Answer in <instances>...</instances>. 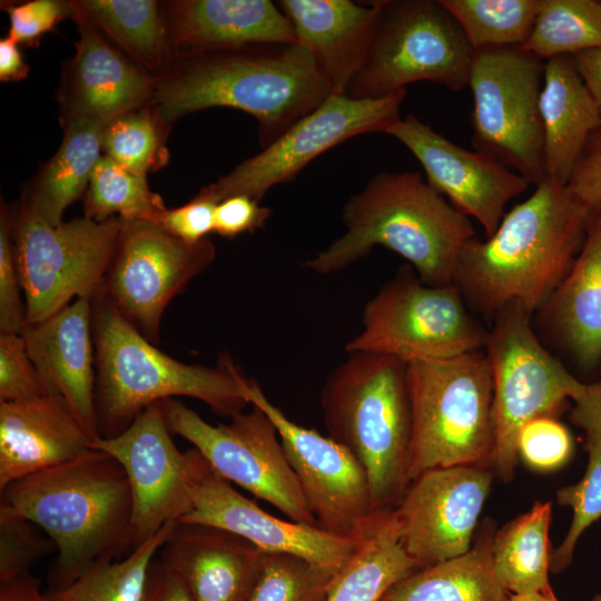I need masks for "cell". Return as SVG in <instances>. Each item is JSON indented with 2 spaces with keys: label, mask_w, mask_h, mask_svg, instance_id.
Segmentation results:
<instances>
[{
  "label": "cell",
  "mask_w": 601,
  "mask_h": 601,
  "mask_svg": "<svg viewBox=\"0 0 601 601\" xmlns=\"http://www.w3.org/2000/svg\"><path fill=\"white\" fill-rule=\"evenodd\" d=\"M333 93L298 43L177 52L149 102L171 127L180 117L229 107L258 122L263 148Z\"/></svg>",
  "instance_id": "1"
},
{
  "label": "cell",
  "mask_w": 601,
  "mask_h": 601,
  "mask_svg": "<svg viewBox=\"0 0 601 601\" xmlns=\"http://www.w3.org/2000/svg\"><path fill=\"white\" fill-rule=\"evenodd\" d=\"M506 213L494 234L463 248L455 283L469 306L491 321L510 303L538 313L569 273L590 210L546 178Z\"/></svg>",
  "instance_id": "2"
},
{
  "label": "cell",
  "mask_w": 601,
  "mask_h": 601,
  "mask_svg": "<svg viewBox=\"0 0 601 601\" xmlns=\"http://www.w3.org/2000/svg\"><path fill=\"white\" fill-rule=\"evenodd\" d=\"M345 233L305 263L317 275L342 270L383 246L431 286L455 283L460 256L475 237L469 217L417 171H382L344 205Z\"/></svg>",
  "instance_id": "3"
},
{
  "label": "cell",
  "mask_w": 601,
  "mask_h": 601,
  "mask_svg": "<svg viewBox=\"0 0 601 601\" xmlns=\"http://www.w3.org/2000/svg\"><path fill=\"white\" fill-rule=\"evenodd\" d=\"M1 497L55 542L50 591L69 585L98 560L131 552L130 484L121 464L102 451L91 449L18 480Z\"/></svg>",
  "instance_id": "4"
},
{
  "label": "cell",
  "mask_w": 601,
  "mask_h": 601,
  "mask_svg": "<svg viewBox=\"0 0 601 601\" xmlns=\"http://www.w3.org/2000/svg\"><path fill=\"white\" fill-rule=\"evenodd\" d=\"M95 407L100 437L124 432L148 406L188 396L229 418L249 404L248 380L228 355L216 366L187 364L156 347L102 296L91 300Z\"/></svg>",
  "instance_id": "5"
},
{
  "label": "cell",
  "mask_w": 601,
  "mask_h": 601,
  "mask_svg": "<svg viewBox=\"0 0 601 601\" xmlns=\"http://www.w3.org/2000/svg\"><path fill=\"white\" fill-rule=\"evenodd\" d=\"M321 406L328 436L366 472L374 522L384 521L411 484L413 418L406 364L374 353H347L327 376Z\"/></svg>",
  "instance_id": "6"
},
{
  "label": "cell",
  "mask_w": 601,
  "mask_h": 601,
  "mask_svg": "<svg viewBox=\"0 0 601 601\" xmlns=\"http://www.w3.org/2000/svg\"><path fill=\"white\" fill-rule=\"evenodd\" d=\"M406 375L413 418L411 482L432 469L493 467V382L484 352L411 362Z\"/></svg>",
  "instance_id": "7"
},
{
  "label": "cell",
  "mask_w": 601,
  "mask_h": 601,
  "mask_svg": "<svg viewBox=\"0 0 601 601\" xmlns=\"http://www.w3.org/2000/svg\"><path fill=\"white\" fill-rule=\"evenodd\" d=\"M364 60L345 95L373 99L432 81L469 86L474 49L440 0H380Z\"/></svg>",
  "instance_id": "8"
},
{
  "label": "cell",
  "mask_w": 601,
  "mask_h": 601,
  "mask_svg": "<svg viewBox=\"0 0 601 601\" xmlns=\"http://www.w3.org/2000/svg\"><path fill=\"white\" fill-rule=\"evenodd\" d=\"M532 317L520 304H508L491 321L483 347L493 382V467L504 482L514 476L522 426L536 417H555L584 387L542 345Z\"/></svg>",
  "instance_id": "9"
},
{
  "label": "cell",
  "mask_w": 601,
  "mask_h": 601,
  "mask_svg": "<svg viewBox=\"0 0 601 601\" xmlns=\"http://www.w3.org/2000/svg\"><path fill=\"white\" fill-rule=\"evenodd\" d=\"M362 324L346 353H374L405 364L483 351L487 332L470 314L456 283L424 284L410 265L367 302Z\"/></svg>",
  "instance_id": "10"
},
{
  "label": "cell",
  "mask_w": 601,
  "mask_h": 601,
  "mask_svg": "<svg viewBox=\"0 0 601 601\" xmlns=\"http://www.w3.org/2000/svg\"><path fill=\"white\" fill-rule=\"evenodd\" d=\"M16 258L27 324L41 322L72 299L101 295L122 220L77 217L51 226L23 199L11 208Z\"/></svg>",
  "instance_id": "11"
},
{
  "label": "cell",
  "mask_w": 601,
  "mask_h": 601,
  "mask_svg": "<svg viewBox=\"0 0 601 601\" xmlns=\"http://www.w3.org/2000/svg\"><path fill=\"white\" fill-rule=\"evenodd\" d=\"M544 62L522 47L479 49L469 80L474 150L534 186L546 179L540 114Z\"/></svg>",
  "instance_id": "12"
},
{
  "label": "cell",
  "mask_w": 601,
  "mask_h": 601,
  "mask_svg": "<svg viewBox=\"0 0 601 601\" xmlns=\"http://www.w3.org/2000/svg\"><path fill=\"white\" fill-rule=\"evenodd\" d=\"M158 403L171 433L190 442L217 474L292 521L317 525L277 428L263 410L252 405L228 423L211 425L177 398Z\"/></svg>",
  "instance_id": "13"
},
{
  "label": "cell",
  "mask_w": 601,
  "mask_h": 601,
  "mask_svg": "<svg viewBox=\"0 0 601 601\" xmlns=\"http://www.w3.org/2000/svg\"><path fill=\"white\" fill-rule=\"evenodd\" d=\"M406 89L373 99L332 93L263 150L204 186L198 193L215 203L246 195L257 201L273 187L293 180L312 160L341 142L366 132H384L398 120Z\"/></svg>",
  "instance_id": "14"
},
{
  "label": "cell",
  "mask_w": 601,
  "mask_h": 601,
  "mask_svg": "<svg viewBox=\"0 0 601 601\" xmlns=\"http://www.w3.org/2000/svg\"><path fill=\"white\" fill-rule=\"evenodd\" d=\"M215 255L209 238L187 243L154 221L122 220L100 296L157 344L167 306L213 263Z\"/></svg>",
  "instance_id": "15"
},
{
  "label": "cell",
  "mask_w": 601,
  "mask_h": 601,
  "mask_svg": "<svg viewBox=\"0 0 601 601\" xmlns=\"http://www.w3.org/2000/svg\"><path fill=\"white\" fill-rule=\"evenodd\" d=\"M90 447L115 457L132 494L130 551L190 509V485L208 463L195 447L179 451L159 403L144 410L114 437L95 439Z\"/></svg>",
  "instance_id": "16"
},
{
  "label": "cell",
  "mask_w": 601,
  "mask_h": 601,
  "mask_svg": "<svg viewBox=\"0 0 601 601\" xmlns=\"http://www.w3.org/2000/svg\"><path fill=\"white\" fill-rule=\"evenodd\" d=\"M246 396L276 426L317 526L357 540L371 534L381 522L373 520L367 475L354 455L328 435L289 420L256 381L248 380Z\"/></svg>",
  "instance_id": "17"
},
{
  "label": "cell",
  "mask_w": 601,
  "mask_h": 601,
  "mask_svg": "<svg viewBox=\"0 0 601 601\" xmlns=\"http://www.w3.org/2000/svg\"><path fill=\"white\" fill-rule=\"evenodd\" d=\"M489 465L421 473L393 512L405 552L420 569L467 552L494 477Z\"/></svg>",
  "instance_id": "18"
},
{
  "label": "cell",
  "mask_w": 601,
  "mask_h": 601,
  "mask_svg": "<svg viewBox=\"0 0 601 601\" xmlns=\"http://www.w3.org/2000/svg\"><path fill=\"white\" fill-rule=\"evenodd\" d=\"M383 134L401 141L424 168L428 185L460 213L477 220L486 237L499 227L509 201L530 186L501 161L456 145L412 114Z\"/></svg>",
  "instance_id": "19"
},
{
  "label": "cell",
  "mask_w": 601,
  "mask_h": 601,
  "mask_svg": "<svg viewBox=\"0 0 601 601\" xmlns=\"http://www.w3.org/2000/svg\"><path fill=\"white\" fill-rule=\"evenodd\" d=\"M177 522L217 528L264 552L294 554L334 571H338L364 541L269 514L236 491L209 463L194 479L190 509Z\"/></svg>",
  "instance_id": "20"
},
{
  "label": "cell",
  "mask_w": 601,
  "mask_h": 601,
  "mask_svg": "<svg viewBox=\"0 0 601 601\" xmlns=\"http://www.w3.org/2000/svg\"><path fill=\"white\" fill-rule=\"evenodd\" d=\"M79 40L63 67L58 100L60 120L107 124L150 102L157 77L108 41L83 18L73 14Z\"/></svg>",
  "instance_id": "21"
},
{
  "label": "cell",
  "mask_w": 601,
  "mask_h": 601,
  "mask_svg": "<svg viewBox=\"0 0 601 601\" xmlns=\"http://www.w3.org/2000/svg\"><path fill=\"white\" fill-rule=\"evenodd\" d=\"M47 395L62 396L95 440L100 437L95 407V346L91 299L78 298L20 333Z\"/></svg>",
  "instance_id": "22"
},
{
  "label": "cell",
  "mask_w": 601,
  "mask_h": 601,
  "mask_svg": "<svg viewBox=\"0 0 601 601\" xmlns=\"http://www.w3.org/2000/svg\"><path fill=\"white\" fill-rule=\"evenodd\" d=\"M262 558V550L236 534L177 522L158 559L194 601H248Z\"/></svg>",
  "instance_id": "23"
},
{
  "label": "cell",
  "mask_w": 601,
  "mask_h": 601,
  "mask_svg": "<svg viewBox=\"0 0 601 601\" xmlns=\"http://www.w3.org/2000/svg\"><path fill=\"white\" fill-rule=\"evenodd\" d=\"M92 441L60 395L0 402V491L87 453Z\"/></svg>",
  "instance_id": "24"
},
{
  "label": "cell",
  "mask_w": 601,
  "mask_h": 601,
  "mask_svg": "<svg viewBox=\"0 0 601 601\" xmlns=\"http://www.w3.org/2000/svg\"><path fill=\"white\" fill-rule=\"evenodd\" d=\"M160 8L174 55L296 43L290 22L269 0H177Z\"/></svg>",
  "instance_id": "25"
},
{
  "label": "cell",
  "mask_w": 601,
  "mask_h": 601,
  "mask_svg": "<svg viewBox=\"0 0 601 601\" xmlns=\"http://www.w3.org/2000/svg\"><path fill=\"white\" fill-rule=\"evenodd\" d=\"M276 3L290 22L296 43L311 52L333 93L345 95L364 60L376 2L279 0Z\"/></svg>",
  "instance_id": "26"
},
{
  "label": "cell",
  "mask_w": 601,
  "mask_h": 601,
  "mask_svg": "<svg viewBox=\"0 0 601 601\" xmlns=\"http://www.w3.org/2000/svg\"><path fill=\"white\" fill-rule=\"evenodd\" d=\"M538 313L579 365L591 368L601 362V206L590 211L569 273Z\"/></svg>",
  "instance_id": "27"
},
{
  "label": "cell",
  "mask_w": 601,
  "mask_h": 601,
  "mask_svg": "<svg viewBox=\"0 0 601 601\" xmlns=\"http://www.w3.org/2000/svg\"><path fill=\"white\" fill-rule=\"evenodd\" d=\"M540 114L546 178L568 185L584 147L601 121V110L572 56L544 62Z\"/></svg>",
  "instance_id": "28"
},
{
  "label": "cell",
  "mask_w": 601,
  "mask_h": 601,
  "mask_svg": "<svg viewBox=\"0 0 601 601\" xmlns=\"http://www.w3.org/2000/svg\"><path fill=\"white\" fill-rule=\"evenodd\" d=\"M495 532L494 523L485 519L467 552L418 569L381 601H509L493 564Z\"/></svg>",
  "instance_id": "29"
},
{
  "label": "cell",
  "mask_w": 601,
  "mask_h": 601,
  "mask_svg": "<svg viewBox=\"0 0 601 601\" xmlns=\"http://www.w3.org/2000/svg\"><path fill=\"white\" fill-rule=\"evenodd\" d=\"M60 147L33 177L22 199L49 225L61 224L63 211L88 188L101 158L104 124L86 119L61 120Z\"/></svg>",
  "instance_id": "30"
},
{
  "label": "cell",
  "mask_w": 601,
  "mask_h": 601,
  "mask_svg": "<svg viewBox=\"0 0 601 601\" xmlns=\"http://www.w3.org/2000/svg\"><path fill=\"white\" fill-rule=\"evenodd\" d=\"M73 14L88 21L108 41L151 75L170 66L169 46L160 2L154 0L72 1Z\"/></svg>",
  "instance_id": "31"
},
{
  "label": "cell",
  "mask_w": 601,
  "mask_h": 601,
  "mask_svg": "<svg viewBox=\"0 0 601 601\" xmlns=\"http://www.w3.org/2000/svg\"><path fill=\"white\" fill-rule=\"evenodd\" d=\"M551 518V502H535L528 512L495 532L493 564L510 594L552 589L549 581L553 552L549 541Z\"/></svg>",
  "instance_id": "32"
},
{
  "label": "cell",
  "mask_w": 601,
  "mask_h": 601,
  "mask_svg": "<svg viewBox=\"0 0 601 601\" xmlns=\"http://www.w3.org/2000/svg\"><path fill=\"white\" fill-rule=\"evenodd\" d=\"M418 569L401 544L392 513L335 574L326 601H381L394 584Z\"/></svg>",
  "instance_id": "33"
},
{
  "label": "cell",
  "mask_w": 601,
  "mask_h": 601,
  "mask_svg": "<svg viewBox=\"0 0 601 601\" xmlns=\"http://www.w3.org/2000/svg\"><path fill=\"white\" fill-rule=\"evenodd\" d=\"M176 521L166 523L124 559H101L69 585L50 591L51 601H141L150 564L173 532Z\"/></svg>",
  "instance_id": "34"
},
{
  "label": "cell",
  "mask_w": 601,
  "mask_h": 601,
  "mask_svg": "<svg viewBox=\"0 0 601 601\" xmlns=\"http://www.w3.org/2000/svg\"><path fill=\"white\" fill-rule=\"evenodd\" d=\"M522 48L543 61L601 48V0H543Z\"/></svg>",
  "instance_id": "35"
},
{
  "label": "cell",
  "mask_w": 601,
  "mask_h": 601,
  "mask_svg": "<svg viewBox=\"0 0 601 601\" xmlns=\"http://www.w3.org/2000/svg\"><path fill=\"white\" fill-rule=\"evenodd\" d=\"M474 50L522 47L543 0H440Z\"/></svg>",
  "instance_id": "36"
},
{
  "label": "cell",
  "mask_w": 601,
  "mask_h": 601,
  "mask_svg": "<svg viewBox=\"0 0 601 601\" xmlns=\"http://www.w3.org/2000/svg\"><path fill=\"white\" fill-rule=\"evenodd\" d=\"M83 208V216L98 223L111 217L156 221L167 209L162 198L149 188L146 176L130 173L105 155L92 173Z\"/></svg>",
  "instance_id": "37"
},
{
  "label": "cell",
  "mask_w": 601,
  "mask_h": 601,
  "mask_svg": "<svg viewBox=\"0 0 601 601\" xmlns=\"http://www.w3.org/2000/svg\"><path fill=\"white\" fill-rule=\"evenodd\" d=\"M170 129L149 104L127 111L104 125V155L139 176L158 170L168 161L166 137Z\"/></svg>",
  "instance_id": "38"
},
{
  "label": "cell",
  "mask_w": 601,
  "mask_h": 601,
  "mask_svg": "<svg viewBox=\"0 0 601 601\" xmlns=\"http://www.w3.org/2000/svg\"><path fill=\"white\" fill-rule=\"evenodd\" d=\"M337 572L294 554L263 551L248 601H326Z\"/></svg>",
  "instance_id": "39"
},
{
  "label": "cell",
  "mask_w": 601,
  "mask_h": 601,
  "mask_svg": "<svg viewBox=\"0 0 601 601\" xmlns=\"http://www.w3.org/2000/svg\"><path fill=\"white\" fill-rule=\"evenodd\" d=\"M585 450L588 463L582 479L556 491L558 503L571 508L573 518L562 543L552 552L550 571L555 574L571 564L580 536L601 518V436L587 434Z\"/></svg>",
  "instance_id": "40"
},
{
  "label": "cell",
  "mask_w": 601,
  "mask_h": 601,
  "mask_svg": "<svg viewBox=\"0 0 601 601\" xmlns=\"http://www.w3.org/2000/svg\"><path fill=\"white\" fill-rule=\"evenodd\" d=\"M57 550L51 538L4 499L0 503V583L30 572L42 556Z\"/></svg>",
  "instance_id": "41"
},
{
  "label": "cell",
  "mask_w": 601,
  "mask_h": 601,
  "mask_svg": "<svg viewBox=\"0 0 601 601\" xmlns=\"http://www.w3.org/2000/svg\"><path fill=\"white\" fill-rule=\"evenodd\" d=\"M574 451L569 428L553 416L536 417L525 423L518 436V455L531 469L555 471L565 465Z\"/></svg>",
  "instance_id": "42"
},
{
  "label": "cell",
  "mask_w": 601,
  "mask_h": 601,
  "mask_svg": "<svg viewBox=\"0 0 601 601\" xmlns=\"http://www.w3.org/2000/svg\"><path fill=\"white\" fill-rule=\"evenodd\" d=\"M14 252L11 208L0 210V333L20 334L27 325V307Z\"/></svg>",
  "instance_id": "43"
},
{
  "label": "cell",
  "mask_w": 601,
  "mask_h": 601,
  "mask_svg": "<svg viewBox=\"0 0 601 601\" xmlns=\"http://www.w3.org/2000/svg\"><path fill=\"white\" fill-rule=\"evenodd\" d=\"M47 395L21 334L0 333V402H23Z\"/></svg>",
  "instance_id": "44"
},
{
  "label": "cell",
  "mask_w": 601,
  "mask_h": 601,
  "mask_svg": "<svg viewBox=\"0 0 601 601\" xmlns=\"http://www.w3.org/2000/svg\"><path fill=\"white\" fill-rule=\"evenodd\" d=\"M10 28L8 37L18 45L38 46L42 35L65 18H72V1L32 0L6 6Z\"/></svg>",
  "instance_id": "45"
},
{
  "label": "cell",
  "mask_w": 601,
  "mask_h": 601,
  "mask_svg": "<svg viewBox=\"0 0 601 601\" xmlns=\"http://www.w3.org/2000/svg\"><path fill=\"white\" fill-rule=\"evenodd\" d=\"M217 203L197 194L183 206L166 209L156 223L170 235L187 243H198L214 231Z\"/></svg>",
  "instance_id": "46"
},
{
  "label": "cell",
  "mask_w": 601,
  "mask_h": 601,
  "mask_svg": "<svg viewBox=\"0 0 601 601\" xmlns=\"http://www.w3.org/2000/svg\"><path fill=\"white\" fill-rule=\"evenodd\" d=\"M272 214L270 208L246 195L231 196L216 205L214 233L227 238L254 233L265 227Z\"/></svg>",
  "instance_id": "47"
},
{
  "label": "cell",
  "mask_w": 601,
  "mask_h": 601,
  "mask_svg": "<svg viewBox=\"0 0 601 601\" xmlns=\"http://www.w3.org/2000/svg\"><path fill=\"white\" fill-rule=\"evenodd\" d=\"M566 187L590 211L601 206V121L591 134Z\"/></svg>",
  "instance_id": "48"
},
{
  "label": "cell",
  "mask_w": 601,
  "mask_h": 601,
  "mask_svg": "<svg viewBox=\"0 0 601 601\" xmlns=\"http://www.w3.org/2000/svg\"><path fill=\"white\" fill-rule=\"evenodd\" d=\"M141 601H194L185 584L159 559L150 564Z\"/></svg>",
  "instance_id": "49"
},
{
  "label": "cell",
  "mask_w": 601,
  "mask_h": 601,
  "mask_svg": "<svg viewBox=\"0 0 601 601\" xmlns=\"http://www.w3.org/2000/svg\"><path fill=\"white\" fill-rule=\"evenodd\" d=\"M570 420L587 434L601 436V378L584 384L582 393L573 401Z\"/></svg>",
  "instance_id": "50"
},
{
  "label": "cell",
  "mask_w": 601,
  "mask_h": 601,
  "mask_svg": "<svg viewBox=\"0 0 601 601\" xmlns=\"http://www.w3.org/2000/svg\"><path fill=\"white\" fill-rule=\"evenodd\" d=\"M0 601H51L30 572L0 583Z\"/></svg>",
  "instance_id": "51"
},
{
  "label": "cell",
  "mask_w": 601,
  "mask_h": 601,
  "mask_svg": "<svg viewBox=\"0 0 601 601\" xmlns=\"http://www.w3.org/2000/svg\"><path fill=\"white\" fill-rule=\"evenodd\" d=\"M577 70L601 110V48L572 56Z\"/></svg>",
  "instance_id": "52"
},
{
  "label": "cell",
  "mask_w": 601,
  "mask_h": 601,
  "mask_svg": "<svg viewBox=\"0 0 601 601\" xmlns=\"http://www.w3.org/2000/svg\"><path fill=\"white\" fill-rule=\"evenodd\" d=\"M29 66L24 62L19 45L6 37L0 40V80L19 81L28 76Z\"/></svg>",
  "instance_id": "53"
},
{
  "label": "cell",
  "mask_w": 601,
  "mask_h": 601,
  "mask_svg": "<svg viewBox=\"0 0 601 601\" xmlns=\"http://www.w3.org/2000/svg\"><path fill=\"white\" fill-rule=\"evenodd\" d=\"M509 601H559L553 590L510 594Z\"/></svg>",
  "instance_id": "54"
},
{
  "label": "cell",
  "mask_w": 601,
  "mask_h": 601,
  "mask_svg": "<svg viewBox=\"0 0 601 601\" xmlns=\"http://www.w3.org/2000/svg\"><path fill=\"white\" fill-rule=\"evenodd\" d=\"M591 601H601V593H597Z\"/></svg>",
  "instance_id": "55"
}]
</instances>
